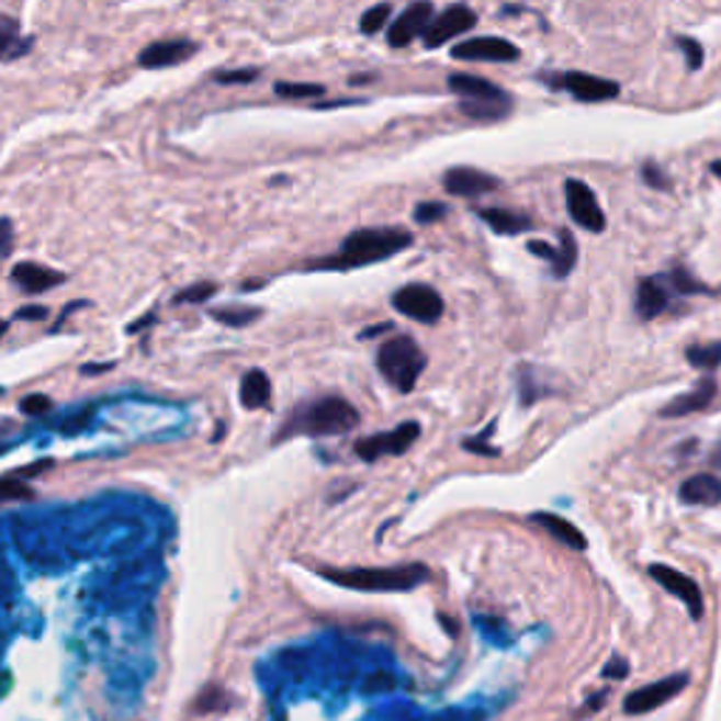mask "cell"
<instances>
[{"label":"cell","instance_id":"22","mask_svg":"<svg viewBox=\"0 0 721 721\" xmlns=\"http://www.w3.org/2000/svg\"><path fill=\"white\" fill-rule=\"evenodd\" d=\"M530 521L539 527H544L547 533L553 536V539H559L561 544L572 547V550H578V553H584L586 550V536L581 533L578 527L572 525V521L561 519V516H555V514H533L530 516Z\"/></svg>","mask_w":721,"mask_h":721},{"label":"cell","instance_id":"25","mask_svg":"<svg viewBox=\"0 0 721 721\" xmlns=\"http://www.w3.org/2000/svg\"><path fill=\"white\" fill-rule=\"evenodd\" d=\"M559 240H561V248H559V262L553 266L555 277H570V271L575 268V262H578V243H575V237H572L570 228H561L559 232Z\"/></svg>","mask_w":721,"mask_h":721},{"label":"cell","instance_id":"39","mask_svg":"<svg viewBox=\"0 0 721 721\" xmlns=\"http://www.w3.org/2000/svg\"><path fill=\"white\" fill-rule=\"evenodd\" d=\"M626 676H629V660L623 656H615L604 668V679H626Z\"/></svg>","mask_w":721,"mask_h":721},{"label":"cell","instance_id":"3","mask_svg":"<svg viewBox=\"0 0 721 721\" xmlns=\"http://www.w3.org/2000/svg\"><path fill=\"white\" fill-rule=\"evenodd\" d=\"M361 423L358 409L345 397H322V401H313L302 409H296L291 415V420L285 423V429L280 431L282 437L291 435H307V437H336L347 435Z\"/></svg>","mask_w":721,"mask_h":721},{"label":"cell","instance_id":"27","mask_svg":"<svg viewBox=\"0 0 721 721\" xmlns=\"http://www.w3.org/2000/svg\"><path fill=\"white\" fill-rule=\"evenodd\" d=\"M685 358H688V364H694L696 370L713 372L716 367L721 364V341L705 347H688V350H685Z\"/></svg>","mask_w":721,"mask_h":721},{"label":"cell","instance_id":"23","mask_svg":"<svg viewBox=\"0 0 721 721\" xmlns=\"http://www.w3.org/2000/svg\"><path fill=\"white\" fill-rule=\"evenodd\" d=\"M482 221L487 223V226L494 228L496 235H521V232H527V228L533 226V221L527 215H519V212H510V209H482L480 212Z\"/></svg>","mask_w":721,"mask_h":721},{"label":"cell","instance_id":"36","mask_svg":"<svg viewBox=\"0 0 721 721\" xmlns=\"http://www.w3.org/2000/svg\"><path fill=\"white\" fill-rule=\"evenodd\" d=\"M640 176H643V181L649 183L651 189H671V181H668V176H665L663 169L656 167L654 161H649V164H645V167L640 169Z\"/></svg>","mask_w":721,"mask_h":721},{"label":"cell","instance_id":"16","mask_svg":"<svg viewBox=\"0 0 721 721\" xmlns=\"http://www.w3.org/2000/svg\"><path fill=\"white\" fill-rule=\"evenodd\" d=\"M12 282L23 293H46L52 288L63 285L66 282V273L54 271L48 266H40V262H20L12 268Z\"/></svg>","mask_w":721,"mask_h":721},{"label":"cell","instance_id":"9","mask_svg":"<svg viewBox=\"0 0 721 721\" xmlns=\"http://www.w3.org/2000/svg\"><path fill=\"white\" fill-rule=\"evenodd\" d=\"M688 683H690V676L688 674L665 676V679H660V683L649 685V688H640V690H634V694L626 696L623 710L629 716L651 713V710H656V708H660V705H665V702H671V699H676V696H679L685 688H688Z\"/></svg>","mask_w":721,"mask_h":721},{"label":"cell","instance_id":"42","mask_svg":"<svg viewBox=\"0 0 721 721\" xmlns=\"http://www.w3.org/2000/svg\"><path fill=\"white\" fill-rule=\"evenodd\" d=\"M46 307H23V311H18V319H46Z\"/></svg>","mask_w":721,"mask_h":721},{"label":"cell","instance_id":"8","mask_svg":"<svg viewBox=\"0 0 721 721\" xmlns=\"http://www.w3.org/2000/svg\"><path fill=\"white\" fill-rule=\"evenodd\" d=\"M474 26H476L474 9L465 7V3H454V7H449L446 12L437 14V18H431L429 29L423 32V43H426V48L446 46V43L457 40L460 34L471 32Z\"/></svg>","mask_w":721,"mask_h":721},{"label":"cell","instance_id":"40","mask_svg":"<svg viewBox=\"0 0 721 721\" xmlns=\"http://www.w3.org/2000/svg\"><path fill=\"white\" fill-rule=\"evenodd\" d=\"M392 688H395V683H392V676H386V674L370 676L364 685L367 694H381V690H392Z\"/></svg>","mask_w":721,"mask_h":721},{"label":"cell","instance_id":"18","mask_svg":"<svg viewBox=\"0 0 721 721\" xmlns=\"http://www.w3.org/2000/svg\"><path fill=\"white\" fill-rule=\"evenodd\" d=\"M716 392H719V384H716L713 378H702V381L696 384V390H690V392H685V395L674 397L668 406H663V412H660V415L668 417V420H676V417H688V415H694V412L708 409L710 403H713Z\"/></svg>","mask_w":721,"mask_h":721},{"label":"cell","instance_id":"32","mask_svg":"<svg viewBox=\"0 0 721 721\" xmlns=\"http://www.w3.org/2000/svg\"><path fill=\"white\" fill-rule=\"evenodd\" d=\"M676 48L683 52L685 57V66L690 68V71H699L705 63V48L696 43L694 37H676Z\"/></svg>","mask_w":721,"mask_h":721},{"label":"cell","instance_id":"1","mask_svg":"<svg viewBox=\"0 0 721 721\" xmlns=\"http://www.w3.org/2000/svg\"><path fill=\"white\" fill-rule=\"evenodd\" d=\"M409 246L412 235L403 228H358L341 243L338 254L311 262L307 268H313V271H352V268L390 260Z\"/></svg>","mask_w":721,"mask_h":721},{"label":"cell","instance_id":"14","mask_svg":"<svg viewBox=\"0 0 721 721\" xmlns=\"http://www.w3.org/2000/svg\"><path fill=\"white\" fill-rule=\"evenodd\" d=\"M431 18H435V7L429 0H415L403 14L390 26V46L392 48H406L412 40L423 37V32L429 29Z\"/></svg>","mask_w":721,"mask_h":721},{"label":"cell","instance_id":"20","mask_svg":"<svg viewBox=\"0 0 721 721\" xmlns=\"http://www.w3.org/2000/svg\"><path fill=\"white\" fill-rule=\"evenodd\" d=\"M679 499H683L685 505H721V480L713 474L690 476V480H685L683 487H679Z\"/></svg>","mask_w":721,"mask_h":721},{"label":"cell","instance_id":"29","mask_svg":"<svg viewBox=\"0 0 721 721\" xmlns=\"http://www.w3.org/2000/svg\"><path fill=\"white\" fill-rule=\"evenodd\" d=\"M273 91L285 99H311V97H322L327 88L325 85H313V82H277L273 85Z\"/></svg>","mask_w":721,"mask_h":721},{"label":"cell","instance_id":"11","mask_svg":"<svg viewBox=\"0 0 721 721\" xmlns=\"http://www.w3.org/2000/svg\"><path fill=\"white\" fill-rule=\"evenodd\" d=\"M553 85L564 88L566 93H572L581 102H606V99L620 97V85L611 82V79L595 77V74H584V71H570L561 74V77L550 79Z\"/></svg>","mask_w":721,"mask_h":721},{"label":"cell","instance_id":"41","mask_svg":"<svg viewBox=\"0 0 721 721\" xmlns=\"http://www.w3.org/2000/svg\"><path fill=\"white\" fill-rule=\"evenodd\" d=\"M52 403H48L46 395H32L26 403H23V412H29V415H40V412H46Z\"/></svg>","mask_w":721,"mask_h":721},{"label":"cell","instance_id":"10","mask_svg":"<svg viewBox=\"0 0 721 721\" xmlns=\"http://www.w3.org/2000/svg\"><path fill=\"white\" fill-rule=\"evenodd\" d=\"M649 575L660 586H665L668 592H674L676 598H679L685 606H688L690 618H694V620L705 618L702 589H699V584H696L694 578H688V575H683V572H676L674 566H665V564H651Z\"/></svg>","mask_w":721,"mask_h":721},{"label":"cell","instance_id":"26","mask_svg":"<svg viewBox=\"0 0 721 721\" xmlns=\"http://www.w3.org/2000/svg\"><path fill=\"white\" fill-rule=\"evenodd\" d=\"M460 111L471 119H487V122H494V119H505L510 113V102H465L460 104Z\"/></svg>","mask_w":721,"mask_h":721},{"label":"cell","instance_id":"21","mask_svg":"<svg viewBox=\"0 0 721 721\" xmlns=\"http://www.w3.org/2000/svg\"><path fill=\"white\" fill-rule=\"evenodd\" d=\"M34 40L20 32V23L9 14H0V63H14L32 52Z\"/></svg>","mask_w":721,"mask_h":721},{"label":"cell","instance_id":"6","mask_svg":"<svg viewBox=\"0 0 721 721\" xmlns=\"http://www.w3.org/2000/svg\"><path fill=\"white\" fill-rule=\"evenodd\" d=\"M420 437V423L406 420L397 429L384 431V435H372L356 442V454L364 462H378L386 454H406Z\"/></svg>","mask_w":721,"mask_h":721},{"label":"cell","instance_id":"2","mask_svg":"<svg viewBox=\"0 0 721 721\" xmlns=\"http://www.w3.org/2000/svg\"><path fill=\"white\" fill-rule=\"evenodd\" d=\"M330 584L345 586L356 592H409L420 584H429L431 570L426 564H401V566H352V570H336L327 566L319 572Z\"/></svg>","mask_w":721,"mask_h":721},{"label":"cell","instance_id":"4","mask_svg":"<svg viewBox=\"0 0 721 721\" xmlns=\"http://www.w3.org/2000/svg\"><path fill=\"white\" fill-rule=\"evenodd\" d=\"M378 370L401 395H409L426 370V352L412 336H395L378 350Z\"/></svg>","mask_w":721,"mask_h":721},{"label":"cell","instance_id":"19","mask_svg":"<svg viewBox=\"0 0 721 721\" xmlns=\"http://www.w3.org/2000/svg\"><path fill=\"white\" fill-rule=\"evenodd\" d=\"M449 88L457 97L469 99V102H510L499 85H494L491 79L474 77V74H451Z\"/></svg>","mask_w":721,"mask_h":721},{"label":"cell","instance_id":"15","mask_svg":"<svg viewBox=\"0 0 721 721\" xmlns=\"http://www.w3.org/2000/svg\"><path fill=\"white\" fill-rule=\"evenodd\" d=\"M442 183H446V189L457 198H480L487 195V192H494V189H499V178L487 176V172L474 167L449 169L446 178H442Z\"/></svg>","mask_w":721,"mask_h":721},{"label":"cell","instance_id":"37","mask_svg":"<svg viewBox=\"0 0 721 721\" xmlns=\"http://www.w3.org/2000/svg\"><path fill=\"white\" fill-rule=\"evenodd\" d=\"M14 246V226L9 217H0V262L7 260Z\"/></svg>","mask_w":721,"mask_h":721},{"label":"cell","instance_id":"13","mask_svg":"<svg viewBox=\"0 0 721 721\" xmlns=\"http://www.w3.org/2000/svg\"><path fill=\"white\" fill-rule=\"evenodd\" d=\"M451 54H454V59H471V63H514V59H519V48L502 37L462 40L460 46L451 48Z\"/></svg>","mask_w":721,"mask_h":721},{"label":"cell","instance_id":"38","mask_svg":"<svg viewBox=\"0 0 721 721\" xmlns=\"http://www.w3.org/2000/svg\"><path fill=\"white\" fill-rule=\"evenodd\" d=\"M215 291H217V288L212 285V282H206V285L201 282V285L178 293V302H203V300H209V296H212Z\"/></svg>","mask_w":721,"mask_h":721},{"label":"cell","instance_id":"28","mask_svg":"<svg viewBox=\"0 0 721 721\" xmlns=\"http://www.w3.org/2000/svg\"><path fill=\"white\" fill-rule=\"evenodd\" d=\"M665 280H668L671 291L685 293V296H696V293H710V288L696 280V277L688 271V268H674V271H668V277H665Z\"/></svg>","mask_w":721,"mask_h":721},{"label":"cell","instance_id":"17","mask_svg":"<svg viewBox=\"0 0 721 721\" xmlns=\"http://www.w3.org/2000/svg\"><path fill=\"white\" fill-rule=\"evenodd\" d=\"M638 316L640 319L651 322L656 319L660 313L668 311L671 305V285L665 277H645V280H640L638 285Z\"/></svg>","mask_w":721,"mask_h":721},{"label":"cell","instance_id":"45","mask_svg":"<svg viewBox=\"0 0 721 721\" xmlns=\"http://www.w3.org/2000/svg\"><path fill=\"white\" fill-rule=\"evenodd\" d=\"M710 169H713L716 176H719V178H721V161H713V167H710Z\"/></svg>","mask_w":721,"mask_h":721},{"label":"cell","instance_id":"33","mask_svg":"<svg viewBox=\"0 0 721 721\" xmlns=\"http://www.w3.org/2000/svg\"><path fill=\"white\" fill-rule=\"evenodd\" d=\"M446 215H449V206H446V203L423 201V203H417V206H415V221L423 223V226H429V223L442 221Z\"/></svg>","mask_w":721,"mask_h":721},{"label":"cell","instance_id":"7","mask_svg":"<svg viewBox=\"0 0 721 721\" xmlns=\"http://www.w3.org/2000/svg\"><path fill=\"white\" fill-rule=\"evenodd\" d=\"M564 195H566V209H570L572 221L578 223L581 228H586V232H595V235H600V232L606 228V215L598 203V195H595V192H592L584 181H578V178H566Z\"/></svg>","mask_w":721,"mask_h":721},{"label":"cell","instance_id":"35","mask_svg":"<svg viewBox=\"0 0 721 721\" xmlns=\"http://www.w3.org/2000/svg\"><path fill=\"white\" fill-rule=\"evenodd\" d=\"M32 496V491L26 487V482H20L18 476H9V480H0V502L7 499H26Z\"/></svg>","mask_w":721,"mask_h":721},{"label":"cell","instance_id":"30","mask_svg":"<svg viewBox=\"0 0 721 721\" xmlns=\"http://www.w3.org/2000/svg\"><path fill=\"white\" fill-rule=\"evenodd\" d=\"M212 316L228 327H246L248 322L260 319V311L257 307H226V311H215Z\"/></svg>","mask_w":721,"mask_h":721},{"label":"cell","instance_id":"12","mask_svg":"<svg viewBox=\"0 0 721 721\" xmlns=\"http://www.w3.org/2000/svg\"><path fill=\"white\" fill-rule=\"evenodd\" d=\"M198 54L195 40H156L150 46L138 54V66L147 68V71H158V68H172L181 66L187 59H192Z\"/></svg>","mask_w":721,"mask_h":721},{"label":"cell","instance_id":"44","mask_svg":"<svg viewBox=\"0 0 721 721\" xmlns=\"http://www.w3.org/2000/svg\"><path fill=\"white\" fill-rule=\"evenodd\" d=\"M713 465H716V469H721V446L716 449V454H713Z\"/></svg>","mask_w":721,"mask_h":721},{"label":"cell","instance_id":"24","mask_svg":"<svg viewBox=\"0 0 721 721\" xmlns=\"http://www.w3.org/2000/svg\"><path fill=\"white\" fill-rule=\"evenodd\" d=\"M240 401L246 409H266L271 403V381L262 370H251L240 384Z\"/></svg>","mask_w":721,"mask_h":721},{"label":"cell","instance_id":"31","mask_svg":"<svg viewBox=\"0 0 721 721\" xmlns=\"http://www.w3.org/2000/svg\"><path fill=\"white\" fill-rule=\"evenodd\" d=\"M390 14H392L390 3H378V7H372L370 12H364V18H361V32L364 34L381 32V29L390 23Z\"/></svg>","mask_w":721,"mask_h":721},{"label":"cell","instance_id":"46","mask_svg":"<svg viewBox=\"0 0 721 721\" xmlns=\"http://www.w3.org/2000/svg\"><path fill=\"white\" fill-rule=\"evenodd\" d=\"M7 330H9V325H7V322H0V338L7 336Z\"/></svg>","mask_w":721,"mask_h":721},{"label":"cell","instance_id":"34","mask_svg":"<svg viewBox=\"0 0 721 721\" xmlns=\"http://www.w3.org/2000/svg\"><path fill=\"white\" fill-rule=\"evenodd\" d=\"M260 79V68H235V71H217L215 82L221 85H248Z\"/></svg>","mask_w":721,"mask_h":721},{"label":"cell","instance_id":"43","mask_svg":"<svg viewBox=\"0 0 721 721\" xmlns=\"http://www.w3.org/2000/svg\"><path fill=\"white\" fill-rule=\"evenodd\" d=\"M606 696H609V688H604V690H600L598 696H592L589 702L584 705V713H592V710H595V708H600V705L606 702Z\"/></svg>","mask_w":721,"mask_h":721},{"label":"cell","instance_id":"5","mask_svg":"<svg viewBox=\"0 0 721 721\" xmlns=\"http://www.w3.org/2000/svg\"><path fill=\"white\" fill-rule=\"evenodd\" d=\"M392 307L420 325H437L446 313V302L431 285H406L392 296Z\"/></svg>","mask_w":721,"mask_h":721}]
</instances>
